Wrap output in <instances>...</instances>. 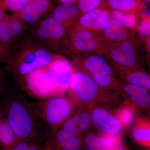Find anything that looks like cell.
<instances>
[{"label": "cell", "mask_w": 150, "mask_h": 150, "mask_svg": "<svg viewBox=\"0 0 150 150\" xmlns=\"http://www.w3.org/2000/svg\"><path fill=\"white\" fill-rule=\"evenodd\" d=\"M118 82L120 94L125 105L139 117L150 120V94L148 90L127 83L118 78Z\"/></svg>", "instance_id": "9"}, {"label": "cell", "mask_w": 150, "mask_h": 150, "mask_svg": "<svg viewBox=\"0 0 150 150\" xmlns=\"http://www.w3.org/2000/svg\"><path fill=\"white\" fill-rule=\"evenodd\" d=\"M140 2H142L143 1L149 2L150 3V0H139Z\"/></svg>", "instance_id": "38"}, {"label": "cell", "mask_w": 150, "mask_h": 150, "mask_svg": "<svg viewBox=\"0 0 150 150\" xmlns=\"http://www.w3.org/2000/svg\"><path fill=\"white\" fill-rule=\"evenodd\" d=\"M67 93L78 108L90 110L95 105L107 103L111 99L91 77L79 70L74 73Z\"/></svg>", "instance_id": "4"}, {"label": "cell", "mask_w": 150, "mask_h": 150, "mask_svg": "<svg viewBox=\"0 0 150 150\" xmlns=\"http://www.w3.org/2000/svg\"><path fill=\"white\" fill-rule=\"evenodd\" d=\"M49 1H50V0H49Z\"/></svg>", "instance_id": "44"}, {"label": "cell", "mask_w": 150, "mask_h": 150, "mask_svg": "<svg viewBox=\"0 0 150 150\" xmlns=\"http://www.w3.org/2000/svg\"><path fill=\"white\" fill-rule=\"evenodd\" d=\"M111 18L117 21L127 28L133 29L137 27V22L135 13L121 11L110 10Z\"/></svg>", "instance_id": "24"}, {"label": "cell", "mask_w": 150, "mask_h": 150, "mask_svg": "<svg viewBox=\"0 0 150 150\" xmlns=\"http://www.w3.org/2000/svg\"><path fill=\"white\" fill-rule=\"evenodd\" d=\"M78 0H57L59 5L64 4H75Z\"/></svg>", "instance_id": "36"}, {"label": "cell", "mask_w": 150, "mask_h": 150, "mask_svg": "<svg viewBox=\"0 0 150 150\" xmlns=\"http://www.w3.org/2000/svg\"><path fill=\"white\" fill-rule=\"evenodd\" d=\"M111 64L120 79L147 90H150V75L147 74L142 67H126Z\"/></svg>", "instance_id": "14"}, {"label": "cell", "mask_w": 150, "mask_h": 150, "mask_svg": "<svg viewBox=\"0 0 150 150\" xmlns=\"http://www.w3.org/2000/svg\"><path fill=\"white\" fill-rule=\"evenodd\" d=\"M20 85L29 96L38 100L59 96L45 67L28 75Z\"/></svg>", "instance_id": "8"}, {"label": "cell", "mask_w": 150, "mask_h": 150, "mask_svg": "<svg viewBox=\"0 0 150 150\" xmlns=\"http://www.w3.org/2000/svg\"><path fill=\"white\" fill-rule=\"evenodd\" d=\"M51 16L67 30L74 26L80 14L77 4H64L53 8Z\"/></svg>", "instance_id": "18"}, {"label": "cell", "mask_w": 150, "mask_h": 150, "mask_svg": "<svg viewBox=\"0 0 150 150\" xmlns=\"http://www.w3.org/2000/svg\"><path fill=\"white\" fill-rule=\"evenodd\" d=\"M2 114L1 112V110H0V121L2 120Z\"/></svg>", "instance_id": "39"}, {"label": "cell", "mask_w": 150, "mask_h": 150, "mask_svg": "<svg viewBox=\"0 0 150 150\" xmlns=\"http://www.w3.org/2000/svg\"><path fill=\"white\" fill-rule=\"evenodd\" d=\"M4 75L1 70H0V93L4 87Z\"/></svg>", "instance_id": "37"}, {"label": "cell", "mask_w": 150, "mask_h": 150, "mask_svg": "<svg viewBox=\"0 0 150 150\" xmlns=\"http://www.w3.org/2000/svg\"><path fill=\"white\" fill-rule=\"evenodd\" d=\"M40 132L36 137L33 139L27 150H40L43 142L46 139V137H43L40 135Z\"/></svg>", "instance_id": "32"}, {"label": "cell", "mask_w": 150, "mask_h": 150, "mask_svg": "<svg viewBox=\"0 0 150 150\" xmlns=\"http://www.w3.org/2000/svg\"><path fill=\"white\" fill-rule=\"evenodd\" d=\"M0 42L10 46L15 43L10 28L8 15H7L0 22Z\"/></svg>", "instance_id": "26"}, {"label": "cell", "mask_w": 150, "mask_h": 150, "mask_svg": "<svg viewBox=\"0 0 150 150\" xmlns=\"http://www.w3.org/2000/svg\"><path fill=\"white\" fill-rule=\"evenodd\" d=\"M12 48L0 42V63H6L10 55Z\"/></svg>", "instance_id": "30"}, {"label": "cell", "mask_w": 150, "mask_h": 150, "mask_svg": "<svg viewBox=\"0 0 150 150\" xmlns=\"http://www.w3.org/2000/svg\"><path fill=\"white\" fill-rule=\"evenodd\" d=\"M79 71L91 77L103 90L110 96L120 93L116 73L105 57L95 54H78L71 56Z\"/></svg>", "instance_id": "3"}, {"label": "cell", "mask_w": 150, "mask_h": 150, "mask_svg": "<svg viewBox=\"0 0 150 150\" xmlns=\"http://www.w3.org/2000/svg\"><path fill=\"white\" fill-rule=\"evenodd\" d=\"M33 0H2L6 9L18 14L23 10Z\"/></svg>", "instance_id": "27"}, {"label": "cell", "mask_w": 150, "mask_h": 150, "mask_svg": "<svg viewBox=\"0 0 150 150\" xmlns=\"http://www.w3.org/2000/svg\"><path fill=\"white\" fill-rule=\"evenodd\" d=\"M135 112L134 110L128 105L121 108L118 110L117 117L122 125L127 126L131 123L134 118Z\"/></svg>", "instance_id": "29"}, {"label": "cell", "mask_w": 150, "mask_h": 150, "mask_svg": "<svg viewBox=\"0 0 150 150\" xmlns=\"http://www.w3.org/2000/svg\"><path fill=\"white\" fill-rule=\"evenodd\" d=\"M50 137L58 150H82L83 139L66 130L59 128L51 132Z\"/></svg>", "instance_id": "19"}, {"label": "cell", "mask_w": 150, "mask_h": 150, "mask_svg": "<svg viewBox=\"0 0 150 150\" xmlns=\"http://www.w3.org/2000/svg\"><path fill=\"white\" fill-rule=\"evenodd\" d=\"M104 2V0H78L77 5L81 16L99 7Z\"/></svg>", "instance_id": "28"}, {"label": "cell", "mask_w": 150, "mask_h": 150, "mask_svg": "<svg viewBox=\"0 0 150 150\" xmlns=\"http://www.w3.org/2000/svg\"><path fill=\"white\" fill-rule=\"evenodd\" d=\"M33 30L34 39L51 51L64 48L67 29L51 16L39 21Z\"/></svg>", "instance_id": "7"}, {"label": "cell", "mask_w": 150, "mask_h": 150, "mask_svg": "<svg viewBox=\"0 0 150 150\" xmlns=\"http://www.w3.org/2000/svg\"><path fill=\"white\" fill-rule=\"evenodd\" d=\"M25 92L15 81L11 90L0 93L1 104L6 118L13 130L16 137V143L30 139L39 132L37 116L31 103L25 97Z\"/></svg>", "instance_id": "1"}, {"label": "cell", "mask_w": 150, "mask_h": 150, "mask_svg": "<svg viewBox=\"0 0 150 150\" xmlns=\"http://www.w3.org/2000/svg\"><path fill=\"white\" fill-rule=\"evenodd\" d=\"M132 134L137 144L150 149V120L140 117L136 118Z\"/></svg>", "instance_id": "21"}, {"label": "cell", "mask_w": 150, "mask_h": 150, "mask_svg": "<svg viewBox=\"0 0 150 150\" xmlns=\"http://www.w3.org/2000/svg\"><path fill=\"white\" fill-rule=\"evenodd\" d=\"M64 50L71 56L75 54H95L105 56L107 46L102 37L93 31L74 26L71 29Z\"/></svg>", "instance_id": "6"}, {"label": "cell", "mask_w": 150, "mask_h": 150, "mask_svg": "<svg viewBox=\"0 0 150 150\" xmlns=\"http://www.w3.org/2000/svg\"><path fill=\"white\" fill-rule=\"evenodd\" d=\"M8 19L11 33L14 41L16 42L23 35L26 30V25L16 14L8 16Z\"/></svg>", "instance_id": "25"}, {"label": "cell", "mask_w": 150, "mask_h": 150, "mask_svg": "<svg viewBox=\"0 0 150 150\" xmlns=\"http://www.w3.org/2000/svg\"><path fill=\"white\" fill-rule=\"evenodd\" d=\"M91 122L89 109L78 108L60 128L82 138L89 129Z\"/></svg>", "instance_id": "15"}, {"label": "cell", "mask_w": 150, "mask_h": 150, "mask_svg": "<svg viewBox=\"0 0 150 150\" xmlns=\"http://www.w3.org/2000/svg\"><path fill=\"white\" fill-rule=\"evenodd\" d=\"M138 30L141 36L147 37L150 34V18L144 20L138 26Z\"/></svg>", "instance_id": "31"}, {"label": "cell", "mask_w": 150, "mask_h": 150, "mask_svg": "<svg viewBox=\"0 0 150 150\" xmlns=\"http://www.w3.org/2000/svg\"><path fill=\"white\" fill-rule=\"evenodd\" d=\"M146 62L149 71L150 72V34L147 37L146 44Z\"/></svg>", "instance_id": "34"}, {"label": "cell", "mask_w": 150, "mask_h": 150, "mask_svg": "<svg viewBox=\"0 0 150 150\" xmlns=\"http://www.w3.org/2000/svg\"><path fill=\"white\" fill-rule=\"evenodd\" d=\"M6 9L3 4L2 0H0V22L6 15Z\"/></svg>", "instance_id": "35"}, {"label": "cell", "mask_w": 150, "mask_h": 150, "mask_svg": "<svg viewBox=\"0 0 150 150\" xmlns=\"http://www.w3.org/2000/svg\"><path fill=\"white\" fill-rule=\"evenodd\" d=\"M107 56L111 64L126 67H141L137 46L132 39L106 44Z\"/></svg>", "instance_id": "11"}, {"label": "cell", "mask_w": 150, "mask_h": 150, "mask_svg": "<svg viewBox=\"0 0 150 150\" xmlns=\"http://www.w3.org/2000/svg\"><path fill=\"white\" fill-rule=\"evenodd\" d=\"M110 10L134 13L141 7L139 0H104Z\"/></svg>", "instance_id": "23"}, {"label": "cell", "mask_w": 150, "mask_h": 150, "mask_svg": "<svg viewBox=\"0 0 150 150\" xmlns=\"http://www.w3.org/2000/svg\"><path fill=\"white\" fill-rule=\"evenodd\" d=\"M58 96L65 95L76 69L67 59L56 54L50 64L45 67Z\"/></svg>", "instance_id": "10"}, {"label": "cell", "mask_w": 150, "mask_h": 150, "mask_svg": "<svg viewBox=\"0 0 150 150\" xmlns=\"http://www.w3.org/2000/svg\"><path fill=\"white\" fill-rule=\"evenodd\" d=\"M120 144L118 136L90 133L87 134L83 140V149L85 150H114L120 147Z\"/></svg>", "instance_id": "17"}, {"label": "cell", "mask_w": 150, "mask_h": 150, "mask_svg": "<svg viewBox=\"0 0 150 150\" xmlns=\"http://www.w3.org/2000/svg\"><path fill=\"white\" fill-rule=\"evenodd\" d=\"M101 104L95 105L90 109L92 121L103 134L118 136L122 129V124L117 117Z\"/></svg>", "instance_id": "12"}, {"label": "cell", "mask_w": 150, "mask_h": 150, "mask_svg": "<svg viewBox=\"0 0 150 150\" xmlns=\"http://www.w3.org/2000/svg\"><path fill=\"white\" fill-rule=\"evenodd\" d=\"M49 0H33L19 13L16 14L25 23L35 24L53 9Z\"/></svg>", "instance_id": "16"}, {"label": "cell", "mask_w": 150, "mask_h": 150, "mask_svg": "<svg viewBox=\"0 0 150 150\" xmlns=\"http://www.w3.org/2000/svg\"><path fill=\"white\" fill-rule=\"evenodd\" d=\"M149 75H150V74H149Z\"/></svg>", "instance_id": "43"}, {"label": "cell", "mask_w": 150, "mask_h": 150, "mask_svg": "<svg viewBox=\"0 0 150 150\" xmlns=\"http://www.w3.org/2000/svg\"><path fill=\"white\" fill-rule=\"evenodd\" d=\"M31 105L36 116L46 122L52 133L59 129L78 108L73 100L66 95L40 100Z\"/></svg>", "instance_id": "5"}, {"label": "cell", "mask_w": 150, "mask_h": 150, "mask_svg": "<svg viewBox=\"0 0 150 150\" xmlns=\"http://www.w3.org/2000/svg\"><path fill=\"white\" fill-rule=\"evenodd\" d=\"M56 54L34 38H23L12 48L7 69L20 84L30 73L50 64Z\"/></svg>", "instance_id": "2"}, {"label": "cell", "mask_w": 150, "mask_h": 150, "mask_svg": "<svg viewBox=\"0 0 150 150\" xmlns=\"http://www.w3.org/2000/svg\"><path fill=\"white\" fill-rule=\"evenodd\" d=\"M0 150H3L0 147Z\"/></svg>", "instance_id": "41"}, {"label": "cell", "mask_w": 150, "mask_h": 150, "mask_svg": "<svg viewBox=\"0 0 150 150\" xmlns=\"http://www.w3.org/2000/svg\"><path fill=\"white\" fill-rule=\"evenodd\" d=\"M103 33L106 44L118 43L132 39L131 33L128 28L111 18L107 26L103 30Z\"/></svg>", "instance_id": "20"}, {"label": "cell", "mask_w": 150, "mask_h": 150, "mask_svg": "<svg viewBox=\"0 0 150 150\" xmlns=\"http://www.w3.org/2000/svg\"><path fill=\"white\" fill-rule=\"evenodd\" d=\"M50 134H48L46 139L43 142L40 150H58L56 145L51 139Z\"/></svg>", "instance_id": "33"}, {"label": "cell", "mask_w": 150, "mask_h": 150, "mask_svg": "<svg viewBox=\"0 0 150 150\" xmlns=\"http://www.w3.org/2000/svg\"><path fill=\"white\" fill-rule=\"evenodd\" d=\"M104 2L99 7L81 15L74 26L92 31H103L110 21L111 17L109 10L105 8Z\"/></svg>", "instance_id": "13"}, {"label": "cell", "mask_w": 150, "mask_h": 150, "mask_svg": "<svg viewBox=\"0 0 150 150\" xmlns=\"http://www.w3.org/2000/svg\"><path fill=\"white\" fill-rule=\"evenodd\" d=\"M16 137L8 121L6 119L0 121V146L3 150H11L16 144Z\"/></svg>", "instance_id": "22"}, {"label": "cell", "mask_w": 150, "mask_h": 150, "mask_svg": "<svg viewBox=\"0 0 150 150\" xmlns=\"http://www.w3.org/2000/svg\"><path fill=\"white\" fill-rule=\"evenodd\" d=\"M114 150H124V149H122V148H121V147H120L118 148V149H116Z\"/></svg>", "instance_id": "40"}, {"label": "cell", "mask_w": 150, "mask_h": 150, "mask_svg": "<svg viewBox=\"0 0 150 150\" xmlns=\"http://www.w3.org/2000/svg\"><path fill=\"white\" fill-rule=\"evenodd\" d=\"M0 147H1V146H0Z\"/></svg>", "instance_id": "42"}]
</instances>
